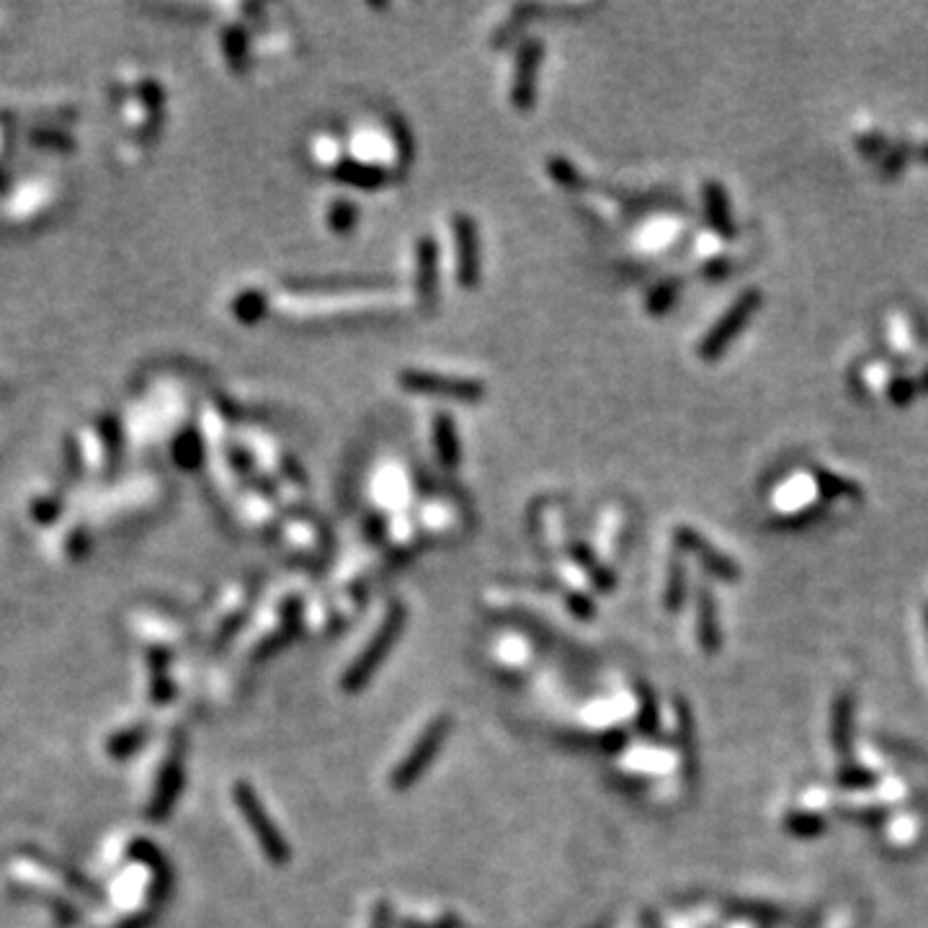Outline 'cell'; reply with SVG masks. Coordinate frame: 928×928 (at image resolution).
<instances>
[{
  "instance_id": "cell-2",
  "label": "cell",
  "mask_w": 928,
  "mask_h": 928,
  "mask_svg": "<svg viewBox=\"0 0 928 928\" xmlns=\"http://www.w3.org/2000/svg\"><path fill=\"white\" fill-rule=\"evenodd\" d=\"M544 60V44L539 39H529L519 47L516 55V65H513V80H511V106L521 114L537 106V93H539V70H542Z\"/></svg>"
},
{
  "instance_id": "cell-12",
  "label": "cell",
  "mask_w": 928,
  "mask_h": 928,
  "mask_svg": "<svg viewBox=\"0 0 928 928\" xmlns=\"http://www.w3.org/2000/svg\"><path fill=\"white\" fill-rule=\"evenodd\" d=\"M704 202H707V217L720 235L730 238L733 235V220H730V209H727V196L722 186L707 184L704 189Z\"/></svg>"
},
{
  "instance_id": "cell-18",
  "label": "cell",
  "mask_w": 928,
  "mask_h": 928,
  "mask_svg": "<svg viewBox=\"0 0 928 928\" xmlns=\"http://www.w3.org/2000/svg\"><path fill=\"white\" fill-rule=\"evenodd\" d=\"M673 297H676V284H673V281L655 287V292L648 297L650 312H653V315H663V312H666L668 307H671Z\"/></svg>"
},
{
  "instance_id": "cell-16",
  "label": "cell",
  "mask_w": 928,
  "mask_h": 928,
  "mask_svg": "<svg viewBox=\"0 0 928 928\" xmlns=\"http://www.w3.org/2000/svg\"><path fill=\"white\" fill-rule=\"evenodd\" d=\"M547 171H550V176L555 178V181H560L565 189H578V184H580L578 171H575L573 165H570L565 158H550Z\"/></svg>"
},
{
  "instance_id": "cell-4",
  "label": "cell",
  "mask_w": 928,
  "mask_h": 928,
  "mask_svg": "<svg viewBox=\"0 0 928 928\" xmlns=\"http://www.w3.org/2000/svg\"><path fill=\"white\" fill-rule=\"evenodd\" d=\"M452 235L457 245V281L459 287L472 292L480 284L483 274V251H480V230L477 222L467 214H454Z\"/></svg>"
},
{
  "instance_id": "cell-11",
  "label": "cell",
  "mask_w": 928,
  "mask_h": 928,
  "mask_svg": "<svg viewBox=\"0 0 928 928\" xmlns=\"http://www.w3.org/2000/svg\"><path fill=\"white\" fill-rule=\"evenodd\" d=\"M336 178L343 181V184H351L356 189H379V186L387 181V173L379 168V165H369V163H356V160H341L336 165Z\"/></svg>"
},
{
  "instance_id": "cell-14",
  "label": "cell",
  "mask_w": 928,
  "mask_h": 928,
  "mask_svg": "<svg viewBox=\"0 0 928 928\" xmlns=\"http://www.w3.org/2000/svg\"><path fill=\"white\" fill-rule=\"evenodd\" d=\"M377 284L369 276H361V279H305V281H294V287H300L302 292H330V289H351V287H372Z\"/></svg>"
},
{
  "instance_id": "cell-15",
  "label": "cell",
  "mask_w": 928,
  "mask_h": 928,
  "mask_svg": "<svg viewBox=\"0 0 928 928\" xmlns=\"http://www.w3.org/2000/svg\"><path fill=\"white\" fill-rule=\"evenodd\" d=\"M235 315L243 323H258L266 315V297L261 292H245L235 302Z\"/></svg>"
},
{
  "instance_id": "cell-9",
  "label": "cell",
  "mask_w": 928,
  "mask_h": 928,
  "mask_svg": "<svg viewBox=\"0 0 928 928\" xmlns=\"http://www.w3.org/2000/svg\"><path fill=\"white\" fill-rule=\"evenodd\" d=\"M431 441H434L436 449V459L444 467L446 472L457 470L459 462H462V444H459V434H457V423H454L452 416H441L434 418L431 423Z\"/></svg>"
},
{
  "instance_id": "cell-1",
  "label": "cell",
  "mask_w": 928,
  "mask_h": 928,
  "mask_svg": "<svg viewBox=\"0 0 928 928\" xmlns=\"http://www.w3.org/2000/svg\"><path fill=\"white\" fill-rule=\"evenodd\" d=\"M397 385L408 390L410 395L441 397V400H454L464 405H475L485 397V385L477 379L446 377V374L426 372V369H403L397 374Z\"/></svg>"
},
{
  "instance_id": "cell-17",
  "label": "cell",
  "mask_w": 928,
  "mask_h": 928,
  "mask_svg": "<svg viewBox=\"0 0 928 928\" xmlns=\"http://www.w3.org/2000/svg\"><path fill=\"white\" fill-rule=\"evenodd\" d=\"M699 635H702L704 645H715V622H712V601L709 593L702 591L699 596Z\"/></svg>"
},
{
  "instance_id": "cell-7",
  "label": "cell",
  "mask_w": 928,
  "mask_h": 928,
  "mask_svg": "<svg viewBox=\"0 0 928 928\" xmlns=\"http://www.w3.org/2000/svg\"><path fill=\"white\" fill-rule=\"evenodd\" d=\"M400 627H403V609H400V606H392L390 614L385 617V624H382L377 635H374L372 645L361 653V658L356 660V666L343 676V689L356 691L367 681L369 673L379 666V660L385 658V653L390 650L392 642H395Z\"/></svg>"
},
{
  "instance_id": "cell-5",
  "label": "cell",
  "mask_w": 928,
  "mask_h": 928,
  "mask_svg": "<svg viewBox=\"0 0 928 928\" xmlns=\"http://www.w3.org/2000/svg\"><path fill=\"white\" fill-rule=\"evenodd\" d=\"M235 802H238L240 812H243L248 825H251V831L256 833L258 843H261V849L266 851V856H269L274 864H284V861L289 859L287 843H284V838L279 836V831H276L271 818L261 807V802H258V797L253 794V789L245 782H240L238 787H235Z\"/></svg>"
},
{
  "instance_id": "cell-20",
  "label": "cell",
  "mask_w": 928,
  "mask_h": 928,
  "mask_svg": "<svg viewBox=\"0 0 928 928\" xmlns=\"http://www.w3.org/2000/svg\"><path fill=\"white\" fill-rule=\"evenodd\" d=\"M681 596H684V570L678 568V565H673V568H671V583H668L666 599H668V604L676 606L678 601H681Z\"/></svg>"
},
{
  "instance_id": "cell-13",
  "label": "cell",
  "mask_w": 928,
  "mask_h": 928,
  "mask_svg": "<svg viewBox=\"0 0 928 928\" xmlns=\"http://www.w3.org/2000/svg\"><path fill=\"white\" fill-rule=\"evenodd\" d=\"M356 222H359V209H356L354 202L338 199V202L328 209V227L336 232V235H351V232L356 230Z\"/></svg>"
},
{
  "instance_id": "cell-6",
  "label": "cell",
  "mask_w": 928,
  "mask_h": 928,
  "mask_svg": "<svg viewBox=\"0 0 928 928\" xmlns=\"http://www.w3.org/2000/svg\"><path fill=\"white\" fill-rule=\"evenodd\" d=\"M446 733H449V720H446V717H439V720L431 722V725L423 730L421 738H418L416 748H413V751L403 758V764L397 766L395 774L390 776V787L408 789L410 784L416 782L418 776L423 774V769L428 766V761L439 753Z\"/></svg>"
},
{
  "instance_id": "cell-3",
  "label": "cell",
  "mask_w": 928,
  "mask_h": 928,
  "mask_svg": "<svg viewBox=\"0 0 928 928\" xmlns=\"http://www.w3.org/2000/svg\"><path fill=\"white\" fill-rule=\"evenodd\" d=\"M758 305H761V292L751 289V292L740 294L738 300H735V305L730 307V310H727L715 325H712L707 338L699 343V356H702L704 361H712V359H717V356H722L727 343L738 336L740 328H743V325L751 320L753 312L758 310Z\"/></svg>"
},
{
  "instance_id": "cell-8",
  "label": "cell",
  "mask_w": 928,
  "mask_h": 928,
  "mask_svg": "<svg viewBox=\"0 0 928 928\" xmlns=\"http://www.w3.org/2000/svg\"><path fill=\"white\" fill-rule=\"evenodd\" d=\"M416 294L423 307L436 305L439 294V243L423 235L416 245Z\"/></svg>"
},
{
  "instance_id": "cell-10",
  "label": "cell",
  "mask_w": 928,
  "mask_h": 928,
  "mask_svg": "<svg viewBox=\"0 0 928 928\" xmlns=\"http://www.w3.org/2000/svg\"><path fill=\"white\" fill-rule=\"evenodd\" d=\"M676 539H678V544H681V547H686V550H691L694 555H699V560H702L704 565H707V570L722 575V578H733V575H735L733 565H730V562H727L722 555H717V552L712 550V547H709V544L704 542V539L699 537V534L691 532V529H686V526L676 529Z\"/></svg>"
},
{
  "instance_id": "cell-19",
  "label": "cell",
  "mask_w": 928,
  "mask_h": 928,
  "mask_svg": "<svg viewBox=\"0 0 928 928\" xmlns=\"http://www.w3.org/2000/svg\"><path fill=\"white\" fill-rule=\"evenodd\" d=\"M225 47H230V57H232V62H235V65H243L245 62V49H248V42H245V37H243V31L240 29H230L225 34Z\"/></svg>"
}]
</instances>
